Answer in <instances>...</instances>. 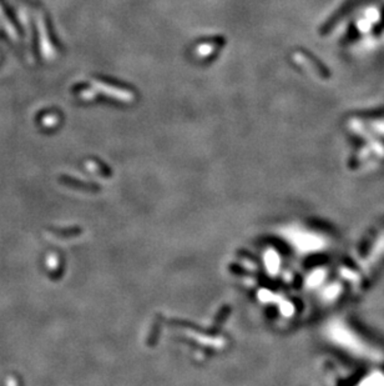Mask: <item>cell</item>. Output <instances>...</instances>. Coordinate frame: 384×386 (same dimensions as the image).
Segmentation results:
<instances>
[{
    "label": "cell",
    "mask_w": 384,
    "mask_h": 386,
    "mask_svg": "<svg viewBox=\"0 0 384 386\" xmlns=\"http://www.w3.org/2000/svg\"><path fill=\"white\" fill-rule=\"evenodd\" d=\"M94 84L99 91L104 93L107 97H112L118 100L127 101V103H130V101L135 99V93H133V90H131L129 88H124V86L119 85V84L113 83V81L96 79L94 81Z\"/></svg>",
    "instance_id": "1"
},
{
    "label": "cell",
    "mask_w": 384,
    "mask_h": 386,
    "mask_svg": "<svg viewBox=\"0 0 384 386\" xmlns=\"http://www.w3.org/2000/svg\"><path fill=\"white\" fill-rule=\"evenodd\" d=\"M223 44H225V39H223V36L214 38V39H209L207 40V42H203L197 45L196 49H195V53H196V55L199 58H206V57H208V55H211L212 53H215V51H216L217 49L220 48V46H222Z\"/></svg>",
    "instance_id": "2"
}]
</instances>
